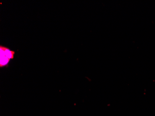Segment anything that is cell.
<instances>
[{"mask_svg":"<svg viewBox=\"0 0 155 116\" xmlns=\"http://www.w3.org/2000/svg\"><path fill=\"white\" fill-rule=\"evenodd\" d=\"M15 52L4 46H0V68L5 67L14 59Z\"/></svg>","mask_w":155,"mask_h":116,"instance_id":"cell-1","label":"cell"}]
</instances>
